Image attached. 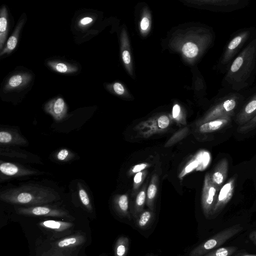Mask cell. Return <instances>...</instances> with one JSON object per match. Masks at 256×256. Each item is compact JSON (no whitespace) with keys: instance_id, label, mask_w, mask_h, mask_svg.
Returning <instances> with one entry per match:
<instances>
[{"instance_id":"d590c367","label":"cell","mask_w":256,"mask_h":256,"mask_svg":"<svg viewBox=\"0 0 256 256\" xmlns=\"http://www.w3.org/2000/svg\"><path fill=\"white\" fill-rule=\"evenodd\" d=\"M149 26V20L147 18H144L140 22V28L142 30H146Z\"/></svg>"},{"instance_id":"d6986e66","label":"cell","mask_w":256,"mask_h":256,"mask_svg":"<svg viewBox=\"0 0 256 256\" xmlns=\"http://www.w3.org/2000/svg\"><path fill=\"white\" fill-rule=\"evenodd\" d=\"M182 52L186 56L194 58L198 54V48L195 44L188 42L182 46Z\"/></svg>"},{"instance_id":"83f0119b","label":"cell","mask_w":256,"mask_h":256,"mask_svg":"<svg viewBox=\"0 0 256 256\" xmlns=\"http://www.w3.org/2000/svg\"><path fill=\"white\" fill-rule=\"evenodd\" d=\"M76 240V238H68L60 241L58 245L60 247H64L74 244Z\"/></svg>"},{"instance_id":"ab89813d","label":"cell","mask_w":256,"mask_h":256,"mask_svg":"<svg viewBox=\"0 0 256 256\" xmlns=\"http://www.w3.org/2000/svg\"><path fill=\"white\" fill-rule=\"evenodd\" d=\"M249 238L251 241L256 245V230L252 232L249 236Z\"/></svg>"},{"instance_id":"60d3db41","label":"cell","mask_w":256,"mask_h":256,"mask_svg":"<svg viewBox=\"0 0 256 256\" xmlns=\"http://www.w3.org/2000/svg\"><path fill=\"white\" fill-rule=\"evenodd\" d=\"M242 256H256V254H244Z\"/></svg>"},{"instance_id":"cb8c5ba5","label":"cell","mask_w":256,"mask_h":256,"mask_svg":"<svg viewBox=\"0 0 256 256\" xmlns=\"http://www.w3.org/2000/svg\"><path fill=\"white\" fill-rule=\"evenodd\" d=\"M151 216L150 213L149 212H143L138 220V224L140 226L142 227L145 226Z\"/></svg>"},{"instance_id":"ba28073f","label":"cell","mask_w":256,"mask_h":256,"mask_svg":"<svg viewBox=\"0 0 256 256\" xmlns=\"http://www.w3.org/2000/svg\"><path fill=\"white\" fill-rule=\"evenodd\" d=\"M203 200L204 210L206 216H210L212 210L218 197L219 188L212 182L210 178L207 176L205 180Z\"/></svg>"},{"instance_id":"7a4b0ae2","label":"cell","mask_w":256,"mask_h":256,"mask_svg":"<svg viewBox=\"0 0 256 256\" xmlns=\"http://www.w3.org/2000/svg\"><path fill=\"white\" fill-rule=\"evenodd\" d=\"M58 194L47 186L28 184L2 192L0 198L6 202L20 204H38L56 200Z\"/></svg>"},{"instance_id":"d4e9b609","label":"cell","mask_w":256,"mask_h":256,"mask_svg":"<svg viewBox=\"0 0 256 256\" xmlns=\"http://www.w3.org/2000/svg\"><path fill=\"white\" fill-rule=\"evenodd\" d=\"M118 206L124 212H126L128 208V200L127 196L125 194L120 197Z\"/></svg>"},{"instance_id":"f546056e","label":"cell","mask_w":256,"mask_h":256,"mask_svg":"<svg viewBox=\"0 0 256 256\" xmlns=\"http://www.w3.org/2000/svg\"><path fill=\"white\" fill-rule=\"evenodd\" d=\"M146 194L144 191L140 192L137 196L136 202L138 206H142L145 201Z\"/></svg>"},{"instance_id":"7402d4cb","label":"cell","mask_w":256,"mask_h":256,"mask_svg":"<svg viewBox=\"0 0 256 256\" xmlns=\"http://www.w3.org/2000/svg\"><path fill=\"white\" fill-rule=\"evenodd\" d=\"M78 196L82 204L86 206H90V200L88 195L87 193V192L82 186L80 183L78 184Z\"/></svg>"},{"instance_id":"836d02e7","label":"cell","mask_w":256,"mask_h":256,"mask_svg":"<svg viewBox=\"0 0 256 256\" xmlns=\"http://www.w3.org/2000/svg\"><path fill=\"white\" fill-rule=\"evenodd\" d=\"M93 21V19L90 17H85L82 18L79 22V24L80 26H86Z\"/></svg>"},{"instance_id":"4fadbf2b","label":"cell","mask_w":256,"mask_h":256,"mask_svg":"<svg viewBox=\"0 0 256 256\" xmlns=\"http://www.w3.org/2000/svg\"><path fill=\"white\" fill-rule=\"evenodd\" d=\"M231 119L232 118L228 117L208 121L200 126V130L202 132H210L218 130L229 124Z\"/></svg>"},{"instance_id":"4316f807","label":"cell","mask_w":256,"mask_h":256,"mask_svg":"<svg viewBox=\"0 0 256 256\" xmlns=\"http://www.w3.org/2000/svg\"><path fill=\"white\" fill-rule=\"evenodd\" d=\"M43 224L47 228L54 229L58 228L61 225L60 223L58 222L53 220H48L44 221L43 222Z\"/></svg>"},{"instance_id":"ffe728a7","label":"cell","mask_w":256,"mask_h":256,"mask_svg":"<svg viewBox=\"0 0 256 256\" xmlns=\"http://www.w3.org/2000/svg\"><path fill=\"white\" fill-rule=\"evenodd\" d=\"M29 211L30 213L36 216L46 215L52 212H58L56 211L51 210V209L48 207L41 206L32 208H30Z\"/></svg>"},{"instance_id":"7c38bea8","label":"cell","mask_w":256,"mask_h":256,"mask_svg":"<svg viewBox=\"0 0 256 256\" xmlns=\"http://www.w3.org/2000/svg\"><path fill=\"white\" fill-rule=\"evenodd\" d=\"M31 76L28 73H20L12 76L8 80L4 90H12L28 84L31 80Z\"/></svg>"},{"instance_id":"6da1fadb","label":"cell","mask_w":256,"mask_h":256,"mask_svg":"<svg viewBox=\"0 0 256 256\" xmlns=\"http://www.w3.org/2000/svg\"><path fill=\"white\" fill-rule=\"evenodd\" d=\"M256 76V35L232 61L222 79V88L242 92L254 83Z\"/></svg>"},{"instance_id":"5bb4252c","label":"cell","mask_w":256,"mask_h":256,"mask_svg":"<svg viewBox=\"0 0 256 256\" xmlns=\"http://www.w3.org/2000/svg\"><path fill=\"white\" fill-rule=\"evenodd\" d=\"M0 154L1 156L10 158H16L27 160L32 158V154L22 150H16L10 148V146H0Z\"/></svg>"},{"instance_id":"1f68e13d","label":"cell","mask_w":256,"mask_h":256,"mask_svg":"<svg viewBox=\"0 0 256 256\" xmlns=\"http://www.w3.org/2000/svg\"><path fill=\"white\" fill-rule=\"evenodd\" d=\"M113 88L114 92L118 94H122L124 92V88L120 83H115L114 84Z\"/></svg>"},{"instance_id":"ac0fdd59","label":"cell","mask_w":256,"mask_h":256,"mask_svg":"<svg viewBox=\"0 0 256 256\" xmlns=\"http://www.w3.org/2000/svg\"><path fill=\"white\" fill-rule=\"evenodd\" d=\"M238 250L234 246L222 247L208 252L205 256H231Z\"/></svg>"},{"instance_id":"8992f818","label":"cell","mask_w":256,"mask_h":256,"mask_svg":"<svg viewBox=\"0 0 256 256\" xmlns=\"http://www.w3.org/2000/svg\"><path fill=\"white\" fill-rule=\"evenodd\" d=\"M256 116V89L248 98L245 99L240 110L235 115V120L243 125Z\"/></svg>"},{"instance_id":"e575fe53","label":"cell","mask_w":256,"mask_h":256,"mask_svg":"<svg viewBox=\"0 0 256 256\" xmlns=\"http://www.w3.org/2000/svg\"><path fill=\"white\" fill-rule=\"evenodd\" d=\"M122 59L124 62L126 64H128L130 62V56L129 52L128 50L124 51L122 53Z\"/></svg>"},{"instance_id":"603a6c76","label":"cell","mask_w":256,"mask_h":256,"mask_svg":"<svg viewBox=\"0 0 256 256\" xmlns=\"http://www.w3.org/2000/svg\"><path fill=\"white\" fill-rule=\"evenodd\" d=\"M256 128V116L246 124L240 126L238 130L240 133H246Z\"/></svg>"},{"instance_id":"8d00e7d4","label":"cell","mask_w":256,"mask_h":256,"mask_svg":"<svg viewBox=\"0 0 256 256\" xmlns=\"http://www.w3.org/2000/svg\"><path fill=\"white\" fill-rule=\"evenodd\" d=\"M146 166V164H140L138 165H136L132 169V172H140L142 170L145 168Z\"/></svg>"},{"instance_id":"2e32d148","label":"cell","mask_w":256,"mask_h":256,"mask_svg":"<svg viewBox=\"0 0 256 256\" xmlns=\"http://www.w3.org/2000/svg\"><path fill=\"white\" fill-rule=\"evenodd\" d=\"M22 25V22L18 24L12 35L8 39L6 47L0 52V56H2L5 54H10L15 48L18 43L19 33Z\"/></svg>"},{"instance_id":"30bf717a","label":"cell","mask_w":256,"mask_h":256,"mask_svg":"<svg viewBox=\"0 0 256 256\" xmlns=\"http://www.w3.org/2000/svg\"><path fill=\"white\" fill-rule=\"evenodd\" d=\"M44 110L55 120L60 121L66 116L68 108L64 99L62 98H57L47 102L45 105Z\"/></svg>"},{"instance_id":"44dd1931","label":"cell","mask_w":256,"mask_h":256,"mask_svg":"<svg viewBox=\"0 0 256 256\" xmlns=\"http://www.w3.org/2000/svg\"><path fill=\"white\" fill-rule=\"evenodd\" d=\"M74 157V154L67 149L60 150L56 154V158L60 162H68Z\"/></svg>"},{"instance_id":"e0dca14e","label":"cell","mask_w":256,"mask_h":256,"mask_svg":"<svg viewBox=\"0 0 256 256\" xmlns=\"http://www.w3.org/2000/svg\"><path fill=\"white\" fill-rule=\"evenodd\" d=\"M48 65L54 71L60 73H72L78 70L76 66L62 62L50 61L48 62Z\"/></svg>"},{"instance_id":"3957f363","label":"cell","mask_w":256,"mask_h":256,"mask_svg":"<svg viewBox=\"0 0 256 256\" xmlns=\"http://www.w3.org/2000/svg\"><path fill=\"white\" fill-rule=\"evenodd\" d=\"M256 35V26L238 29L231 34L224 47L216 68L224 74L232 61L250 40Z\"/></svg>"},{"instance_id":"74e56055","label":"cell","mask_w":256,"mask_h":256,"mask_svg":"<svg viewBox=\"0 0 256 256\" xmlns=\"http://www.w3.org/2000/svg\"><path fill=\"white\" fill-rule=\"evenodd\" d=\"M180 112V107L178 104H175L172 109V116L174 118H176Z\"/></svg>"},{"instance_id":"484cf974","label":"cell","mask_w":256,"mask_h":256,"mask_svg":"<svg viewBox=\"0 0 256 256\" xmlns=\"http://www.w3.org/2000/svg\"><path fill=\"white\" fill-rule=\"evenodd\" d=\"M158 126L161 128H165L168 126L170 120L166 116H162L158 119Z\"/></svg>"},{"instance_id":"4dcf8cb0","label":"cell","mask_w":256,"mask_h":256,"mask_svg":"<svg viewBox=\"0 0 256 256\" xmlns=\"http://www.w3.org/2000/svg\"><path fill=\"white\" fill-rule=\"evenodd\" d=\"M199 162L197 160L192 161L190 164H189L185 168V172L186 173L190 172L192 171L194 169L196 168Z\"/></svg>"},{"instance_id":"f1b7e54d","label":"cell","mask_w":256,"mask_h":256,"mask_svg":"<svg viewBox=\"0 0 256 256\" xmlns=\"http://www.w3.org/2000/svg\"><path fill=\"white\" fill-rule=\"evenodd\" d=\"M157 188L154 184H150L148 189L147 196L149 199H152L156 196Z\"/></svg>"},{"instance_id":"f35d334b","label":"cell","mask_w":256,"mask_h":256,"mask_svg":"<svg viewBox=\"0 0 256 256\" xmlns=\"http://www.w3.org/2000/svg\"><path fill=\"white\" fill-rule=\"evenodd\" d=\"M142 172H138L134 176V180L135 183L138 184L142 180Z\"/></svg>"},{"instance_id":"277c9868","label":"cell","mask_w":256,"mask_h":256,"mask_svg":"<svg viewBox=\"0 0 256 256\" xmlns=\"http://www.w3.org/2000/svg\"><path fill=\"white\" fill-rule=\"evenodd\" d=\"M243 227L240 224H236L227 228L216 234L210 238L194 249L190 256H202L216 249L229 239L240 232Z\"/></svg>"},{"instance_id":"8fae6325","label":"cell","mask_w":256,"mask_h":256,"mask_svg":"<svg viewBox=\"0 0 256 256\" xmlns=\"http://www.w3.org/2000/svg\"><path fill=\"white\" fill-rule=\"evenodd\" d=\"M228 166V160L226 158L222 159L217 164L210 178L212 182L220 190L227 178Z\"/></svg>"},{"instance_id":"9c48e42d","label":"cell","mask_w":256,"mask_h":256,"mask_svg":"<svg viewBox=\"0 0 256 256\" xmlns=\"http://www.w3.org/2000/svg\"><path fill=\"white\" fill-rule=\"evenodd\" d=\"M0 146H24L28 145L27 140L16 130H2L0 132Z\"/></svg>"},{"instance_id":"9a60e30c","label":"cell","mask_w":256,"mask_h":256,"mask_svg":"<svg viewBox=\"0 0 256 256\" xmlns=\"http://www.w3.org/2000/svg\"><path fill=\"white\" fill-rule=\"evenodd\" d=\"M0 16V50L2 52L8 33V13L5 6L1 8Z\"/></svg>"},{"instance_id":"52a82bcc","label":"cell","mask_w":256,"mask_h":256,"mask_svg":"<svg viewBox=\"0 0 256 256\" xmlns=\"http://www.w3.org/2000/svg\"><path fill=\"white\" fill-rule=\"evenodd\" d=\"M235 182V178H232L220 188L210 216L218 214L230 200L234 191Z\"/></svg>"},{"instance_id":"5b68a950","label":"cell","mask_w":256,"mask_h":256,"mask_svg":"<svg viewBox=\"0 0 256 256\" xmlns=\"http://www.w3.org/2000/svg\"><path fill=\"white\" fill-rule=\"evenodd\" d=\"M0 181L10 178H16L26 176L40 174V172L35 170L28 168L18 164L0 161Z\"/></svg>"},{"instance_id":"d6a6232c","label":"cell","mask_w":256,"mask_h":256,"mask_svg":"<svg viewBox=\"0 0 256 256\" xmlns=\"http://www.w3.org/2000/svg\"><path fill=\"white\" fill-rule=\"evenodd\" d=\"M126 247L123 244L119 245L116 250V254L118 256H124L126 253Z\"/></svg>"}]
</instances>
